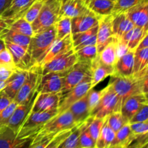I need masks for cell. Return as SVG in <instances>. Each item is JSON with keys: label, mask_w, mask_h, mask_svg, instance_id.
I'll use <instances>...</instances> for the list:
<instances>
[{"label": "cell", "mask_w": 148, "mask_h": 148, "mask_svg": "<svg viewBox=\"0 0 148 148\" xmlns=\"http://www.w3.org/2000/svg\"><path fill=\"white\" fill-rule=\"evenodd\" d=\"M148 75L141 78L130 77H111L109 85L118 97L115 112H120L121 106L130 96L144 93L147 95Z\"/></svg>", "instance_id": "6da1fadb"}, {"label": "cell", "mask_w": 148, "mask_h": 148, "mask_svg": "<svg viewBox=\"0 0 148 148\" xmlns=\"http://www.w3.org/2000/svg\"><path fill=\"white\" fill-rule=\"evenodd\" d=\"M56 40V33L54 25L40 33H34L30 37L27 52L30 56L33 66H41L43 59Z\"/></svg>", "instance_id": "7a4b0ae2"}, {"label": "cell", "mask_w": 148, "mask_h": 148, "mask_svg": "<svg viewBox=\"0 0 148 148\" xmlns=\"http://www.w3.org/2000/svg\"><path fill=\"white\" fill-rule=\"evenodd\" d=\"M58 114V108L43 112H30L19 130L17 136L20 138H34L43 126Z\"/></svg>", "instance_id": "3957f363"}, {"label": "cell", "mask_w": 148, "mask_h": 148, "mask_svg": "<svg viewBox=\"0 0 148 148\" xmlns=\"http://www.w3.org/2000/svg\"><path fill=\"white\" fill-rule=\"evenodd\" d=\"M92 69L90 62H79L65 72L61 95H64L75 86L82 82H91Z\"/></svg>", "instance_id": "277c9868"}, {"label": "cell", "mask_w": 148, "mask_h": 148, "mask_svg": "<svg viewBox=\"0 0 148 148\" xmlns=\"http://www.w3.org/2000/svg\"><path fill=\"white\" fill-rule=\"evenodd\" d=\"M61 0H45L37 18L31 24L33 33L53 26L60 17Z\"/></svg>", "instance_id": "5b68a950"}, {"label": "cell", "mask_w": 148, "mask_h": 148, "mask_svg": "<svg viewBox=\"0 0 148 148\" xmlns=\"http://www.w3.org/2000/svg\"><path fill=\"white\" fill-rule=\"evenodd\" d=\"M41 75L40 66H33L27 70V77L13 101L18 105L28 103L34 92L37 90Z\"/></svg>", "instance_id": "8992f818"}, {"label": "cell", "mask_w": 148, "mask_h": 148, "mask_svg": "<svg viewBox=\"0 0 148 148\" xmlns=\"http://www.w3.org/2000/svg\"><path fill=\"white\" fill-rule=\"evenodd\" d=\"M79 125L75 122L72 114L69 109L58 114L48 121L36 136H43L49 134H58L61 132L72 130Z\"/></svg>", "instance_id": "52a82bcc"}, {"label": "cell", "mask_w": 148, "mask_h": 148, "mask_svg": "<svg viewBox=\"0 0 148 148\" xmlns=\"http://www.w3.org/2000/svg\"><path fill=\"white\" fill-rule=\"evenodd\" d=\"M118 103V97L111 85L108 84L102 90L100 101L90 114V116L106 119L108 115L115 112Z\"/></svg>", "instance_id": "ba28073f"}, {"label": "cell", "mask_w": 148, "mask_h": 148, "mask_svg": "<svg viewBox=\"0 0 148 148\" xmlns=\"http://www.w3.org/2000/svg\"><path fill=\"white\" fill-rule=\"evenodd\" d=\"M77 61L76 53L74 49H71L43 64L41 66L42 75L50 72H64L69 70Z\"/></svg>", "instance_id": "9c48e42d"}, {"label": "cell", "mask_w": 148, "mask_h": 148, "mask_svg": "<svg viewBox=\"0 0 148 148\" xmlns=\"http://www.w3.org/2000/svg\"><path fill=\"white\" fill-rule=\"evenodd\" d=\"M113 15L105 16L98 20L97 31L96 48L98 53H100L108 43L118 39L115 37L112 29Z\"/></svg>", "instance_id": "30bf717a"}, {"label": "cell", "mask_w": 148, "mask_h": 148, "mask_svg": "<svg viewBox=\"0 0 148 148\" xmlns=\"http://www.w3.org/2000/svg\"><path fill=\"white\" fill-rule=\"evenodd\" d=\"M38 93L39 92H38V90H36L28 103L21 104V105H17V106L16 107L14 112H13L12 115L11 116L10 119H9L7 127L11 129L17 134L21 126L23 125L27 117L28 116V115L31 112L33 104H34L36 97L38 96Z\"/></svg>", "instance_id": "8fae6325"}, {"label": "cell", "mask_w": 148, "mask_h": 148, "mask_svg": "<svg viewBox=\"0 0 148 148\" xmlns=\"http://www.w3.org/2000/svg\"><path fill=\"white\" fill-rule=\"evenodd\" d=\"M50 72L42 75L37 90L39 93H59L63 86L65 72Z\"/></svg>", "instance_id": "7c38bea8"}, {"label": "cell", "mask_w": 148, "mask_h": 148, "mask_svg": "<svg viewBox=\"0 0 148 148\" xmlns=\"http://www.w3.org/2000/svg\"><path fill=\"white\" fill-rule=\"evenodd\" d=\"M91 88H92L91 82H82L62 95L58 107V114L69 109L72 104L83 98Z\"/></svg>", "instance_id": "4fadbf2b"}, {"label": "cell", "mask_w": 148, "mask_h": 148, "mask_svg": "<svg viewBox=\"0 0 148 148\" xmlns=\"http://www.w3.org/2000/svg\"><path fill=\"white\" fill-rule=\"evenodd\" d=\"M33 138H20L8 127L0 130V148H28Z\"/></svg>", "instance_id": "5bb4252c"}, {"label": "cell", "mask_w": 148, "mask_h": 148, "mask_svg": "<svg viewBox=\"0 0 148 148\" xmlns=\"http://www.w3.org/2000/svg\"><path fill=\"white\" fill-rule=\"evenodd\" d=\"M147 95L144 93L130 96L124 101L121 106L120 112L123 117L130 122L133 116L145 105H147Z\"/></svg>", "instance_id": "9a60e30c"}, {"label": "cell", "mask_w": 148, "mask_h": 148, "mask_svg": "<svg viewBox=\"0 0 148 148\" xmlns=\"http://www.w3.org/2000/svg\"><path fill=\"white\" fill-rule=\"evenodd\" d=\"M98 18L93 12L88 10L83 14L71 19V34L82 33L98 25Z\"/></svg>", "instance_id": "2e32d148"}, {"label": "cell", "mask_w": 148, "mask_h": 148, "mask_svg": "<svg viewBox=\"0 0 148 148\" xmlns=\"http://www.w3.org/2000/svg\"><path fill=\"white\" fill-rule=\"evenodd\" d=\"M4 43L12 56L13 62L17 69L27 71L33 66L30 57L26 49L9 41H4Z\"/></svg>", "instance_id": "e0dca14e"}, {"label": "cell", "mask_w": 148, "mask_h": 148, "mask_svg": "<svg viewBox=\"0 0 148 148\" xmlns=\"http://www.w3.org/2000/svg\"><path fill=\"white\" fill-rule=\"evenodd\" d=\"M134 26L148 30V0H144L126 12Z\"/></svg>", "instance_id": "ac0fdd59"}, {"label": "cell", "mask_w": 148, "mask_h": 148, "mask_svg": "<svg viewBox=\"0 0 148 148\" xmlns=\"http://www.w3.org/2000/svg\"><path fill=\"white\" fill-rule=\"evenodd\" d=\"M61 92L59 93H38L33 104L32 112H43L58 108L60 102Z\"/></svg>", "instance_id": "d6986e66"}, {"label": "cell", "mask_w": 148, "mask_h": 148, "mask_svg": "<svg viewBox=\"0 0 148 148\" xmlns=\"http://www.w3.org/2000/svg\"><path fill=\"white\" fill-rule=\"evenodd\" d=\"M34 1L35 0H12L10 6L0 17L12 23L17 19L23 17L26 10Z\"/></svg>", "instance_id": "ffe728a7"}, {"label": "cell", "mask_w": 148, "mask_h": 148, "mask_svg": "<svg viewBox=\"0 0 148 148\" xmlns=\"http://www.w3.org/2000/svg\"><path fill=\"white\" fill-rule=\"evenodd\" d=\"M92 69V80L91 85L92 88L98 85L101 81L104 80L107 77L111 76L114 74V67L106 65L100 60L97 55L96 57L91 62Z\"/></svg>", "instance_id": "44dd1931"}, {"label": "cell", "mask_w": 148, "mask_h": 148, "mask_svg": "<svg viewBox=\"0 0 148 148\" xmlns=\"http://www.w3.org/2000/svg\"><path fill=\"white\" fill-rule=\"evenodd\" d=\"M88 10L83 0H61L60 17L72 19L83 14Z\"/></svg>", "instance_id": "7402d4cb"}, {"label": "cell", "mask_w": 148, "mask_h": 148, "mask_svg": "<svg viewBox=\"0 0 148 148\" xmlns=\"http://www.w3.org/2000/svg\"><path fill=\"white\" fill-rule=\"evenodd\" d=\"M134 66V52L130 51L119 58L114 65V74L111 77H130L132 75Z\"/></svg>", "instance_id": "603a6c76"}, {"label": "cell", "mask_w": 148, "mask_h": 148, "mask_svg": "<svg viewBox=\"0 0 148 148\" xmlns=\"http://www.w3.org/2000/svg\"><path fill=\"white\" fill-rule=\"evenodd\" d=\"M27 75V71L16 69L12 76L7 80V85L3 90L12 101L23 85Z\"/></svg>", "instance_id": "cb8c5ba5"}, {"label": "cell", "mask_w": 148, "mask_h": 148, "mask_svg": "<svg viewBox=\"0 0 148 148\" xmlns=\"http://www.w3.org/2000/svg\"><path fill=\"white\" fill-rule=\"evenodd\" d=\"M73 43H72L71 34L68 35L66 37L63 38L60 40H56L53 44V46H51L49 51L48 52L47 54H46L45 59H43L42 65L43 64L46 63V62H49L56 56L63 54V53L69 51L71 49H73Z\"/></svg>", "instance_id": "d4e9b609"}, {"label": "cell", "mask_w": 148, "mask_h": 148, "mask_svg": "<svg viewBox=\"0 0 148 148\" xmlns=\"http://www.w3.org/2000/svg\"><path fill=\"white\" fill-rule=\"evenodd\" d=\"M147 34L148 30L134 26L130 31L123 34L119 40L127 45L130 51L134 52L142 39Z\"/></svg>", "instance_id": "484cf974"}, {"label": "cell", "mask_w": 148, "mask_h": 148, "mask_svg": "<svg viewBox=\"0 0 148 148\" xmlns=\"http://www.w3.org/2000/svg\"><path fill=\"white\" fill-rule=\"evenodd\" d=\"M112 29L116 38L120 37L134 27L132 22L127 17L125 12L112 14Z\"/></svg>", "instance_id": "4316f807"}, {"label": "cell", "mask_w": 148, "mask_h": 148, "mask_svg": "<svg viewBox=\"0 0 148 148\" xmlns=\"http://www.w3.org/2000/svg\"><path fill=\"white\" fill-rule=\"evenodd\" d=\"M116 0H91L86 4L87 7L98 18L112 14Z\"/></svg>", "instance_id": "83f0119b"}, {"label": "cell", "mask_w": 148, "mask_h": 148, "mask_svg": "<svg viewBox=\"0 0 148 148\" xmlns=\"http://www.w3.org/2000/svg\"><path fill=\"white\" fill-rule=\"evenodd\" d=\"M69 110L72 114L74 119L77 124H82L89 118L90 110L88 103V93L83 98L72 104L69 108Z\"/></svg>", "instance_id": "f1b7e54d"}, {"label": "cell", "mask_w": 148, "mask_h": 148, "mask_svg": "<svg viewBox=\"0 0 148 148\" xmlns=\"http://www.w3.org/2000/svg\"><path fill=\"white\" fill-rule=\"evenodd\" d=\"M0 38L3 39L4 41H9L17 46H21L26 50L27 49L30 40V37L29 36L16 33L9 28L4 30V32L0 36Z\"/></svg>", "instance_id": "f546056e"}, {"label": "cell", "mask_w": 148, "mask_h": 148, "mask_svg": "<svg viewBox=\"0 0 148 148\" xmlns=\"http://www.w3.org/2000/svg\"><path fill=\"white\" fill-rule=\"evenodd\" d=\"M129 124L117 131L109 148H125L133 135Z\"/></svg>", "instance_id": "4dcf8cb0"}, {"label": "cell", "mask_w": 148, "mask_h": 148, "mask_svg": "<svg viewBox=\"0 0 148 148\" xmlns=\"http://www.w3.org/2000/svg\"><path fill=\"white\" fill-rule=\"evenodd\" d=\"M118 39L108 43L100 53H98L100 60L104 64L111 66H114L115 65L117 61L116 43Z\"/></svg>", "instance_id": "1f68e13d"}, {"label": "cell", "mask_w": 148, "mask_h": 148, "mask_svg": "<svg viewBox=\"0 0 148 148\" xmlns=\"http://www.w3.org/2000/svg\"><path fill=\"white\" fill-rule=\"evenodd\" d=\"M116 132L107 124V118L95 141V148H109L114 140Z\"/></svg>", "instance_id": "d6a6232c"}, {"label": "cell", "mask_w": 148, "mask_h": 148, "mask_svg": "<svg viewBox=\"0 0 148 148\" xmlns=\"http://www.w3.org/2000/svg\"><path fill=\"white\" fill-rule=\"evenodd\" d=\"M148 68V48L134 52V66L132 75L139 73Z\"/></svg>", "instance_id": "836d02e7"}, {"label": "cell", "mask_w": 148, "mask_h": 148, "mask_svg": "<svg viewBox=\"0 0 148 148\" xmlns=\"http://www.w3.org/2000/svg\"><path fill=\"white\" fill-rule=\"evenodd\" d=\"M8 28L16 33H20V34L25 35V36H29V37H31L34 34L31 24L26 21L23 17H20L13 21L9 25Z\"/></svg>", "instance_id": "e575fe53"}, {"label": "cell", "mask_w": 148, "mask_h": 148, "mask_svg": "<svg viewBox=\"0 0 148 148\" xmlns=\"http://www.w3.org/2000/svg\"><path fill=\"white\" fill-rule=\"evenodd\" d=\"M82 124L76 126L73 128L70 134L65 138L57 148H79V137L82 130Z\"/></svg>", "instance_id": "d590c367"}, {"label": "cell", "mask_w": 148, "mask_h": 148, "mask_svg": "<svg viewBox=\"0 0 148 148\" xmlns=\"http://www.w3.org/2000/svg\"><path fill=\"white\" fill-rule=\"evenodd\" d=\"M56 28V40H60L71 34V18L59 17L54 25Z\"/></svg>", "instance_id": "8d00e7d4"}, {"label": "cell", "mask_w": 148, "mask_h": 148, "mask_svg": "<svg viewBox=\"0 0 148 148\" xmlns=\"http://www.w3.org/2000/svg\"><path fill=\"white\" fill-rule=\"evenodd\" d=\"M77 57V60L79 62H90L96 57L98 55L96 45L85 46L75 51Z\"/></svg>", "instance_id": "74e56055"}, {"label": "cell", "mask_w": 148, "mask_h": 148, "mask_svg": "<svg viewBox=\"0 0 148 148\" xmlns=\"http://www.w3.org/2000/svg\"><path fill=\"white\" fill-rule=\"evenodd\" d=\"M95 141L91 137L88 130V121L87 119L82 123V130L79 137V148H95Z\"/></svg>", "instance_id": "f35d334b"}, {"label": "cell", "mask_w": 148, "mask_h": 148, "mask_svg": "<svg viewBox=\"0 0 148 148\" xmlns=\"http://www.w3.org/2000/svg\"><path fill=\"white\" fill-rule=\"evenodd\" d=\"M107 118V117H106ZM106 119H99L95 118V117L90 116L89 118L87 119L88 121V130L90 134L91 137H92L95 141H96L98 135H99L101 130L103 126L104 122H105Z\"/></svg>", "instance_id": "ab89813d"}, {"label": "cell", "mask_w": 148, "mask_h": 148, "mask_svg": "<svg viewBox=\"0 0 148 148\" xmlns=\"http://www.w3.org/2000/svg\"><path fill=\"white\" fill-rule=\"evenodd\" d=\"M44 1H45L43 0H35L33 4L26 10L22 17H23L26 21L30 23V24H32L34 20L37 18L38 15L40 13V10L44 4Z\"/></svg>", "instance_id": "60d3db41"}, {"label": "cell", "mask_w": 148, "mask_h": 148, "mask_svg": "<svg viewBox=\"0 0 148 148\" xmlns=\"http://www.w3.org/2000/svg\"><path fill=\"white\" fill-rule=\"evenodd\" d=\"M107 124L111 130L116 132L129 122L123 117L121 112H113L107 116Z\"/></svg>", "instance_id": "b9f144b4"}, {"label": "cell", "mask_w": 148, "mask_h": 148, "mask_svg": "<svg viewBox=\"0 0 148 148\" xmlns=\"http://www.w3.org/2000/svg\"><path fill=\"white\" fill-rule=\"evenodd\" d=\"M143 1L144 0H116L113 8L112 14L126 12L130 8Z\"/></svg>", "instance_id": "7bdbcfd3"}, {"label": "cell", "mask_w": 148, "mask_h": 148, "mask_svg": "<svg viewBox=\"0 0 148 148\" xmlns=\"http://www.w3.org/2000/svg\"><path fill=\"white\" fill-rule=\"evenodd\" d=\"M97 31H98V25L95 26V27H92V28L86 30V31L82 32V33L71 34V36H72V43H73V47L75 48V46H78V45L82 43L85 40H88V38L96 35Z\"/></svg>", "instance_id": "ee69618b"}, {"label": "cell", "mask_w": 148, "mask_h": 148, "mask_svg": "<svg viewBox=\"0 0 148 148\" xmlns=\"http://www.w3.org/2000/svg\"><path fill=\"white\" fill-rule=\"evenodd\" d=\"M148 143V133L133 134L125 148H141Z\"/></svg>", "instance_id": "f6af8a7d"}, {"label": "cell", "mask_w": 148, "mask_h": 148, "mask_svg": "<svg viewBox=\"0 0 148 148\" xmlns=\"http://www.w3.org/2000/svg\"><path fill=\"white\" fill-rule=\"evenodd\" d=\"M57 134H49L43 136H36L28 148H45Z\"/></svg>", "instance_id": "bcb514c9"}, {"label": "cell", "mask_w": 148, "mask_h": 148, "mask_svg": "<svg viewBox=\"0 0 148 148\" xmlns=\"http://www.w3.org/2000/svg\"><path fill=\"white\" fill-rule=\"evenodd\" d=\"M18 104L14 101L7 107L4 108L2 111L0 112V130L4 127H7L9 119H10L11 116L12 115L14 109L17 106Z\"/></svg>", "instance_id": "7dc6e473"}, {"label": "cell", "mask_w": 148, "mask_h": 148, "mask_svg": "<svg viewBox=\"0 0 148 148\" xmlns=\"http://www.w3.org/2000/svg\"><path fill=\"white\" fill-rule=\"evenodd\" d=\"M0 66H6L14 70L17 69L13 62L12 56L7 48L0 51Z\"/></svg>", "instance_id": "c3c4849f"}, {"label": "cell", "mask_w": 148, "mask_h": 148, "mask_svg": "<svg viewBox=\"0 0 148 148\" xmlns=\"http://www.w3.org/2000/svg\"><path fill=\"white\" fill-rule=\"evenodd\" d=\"M101 95H102V90H95L93 88H91L88 92V107H89L90 114L91 111L94 109L97 104L98 103L101 98Z\"/></svg>", "instance_id": "681fc988"}, {"label": "cell", "mask_w": 148, "mask_h": 148, "mask_svg": "<svg viewBox=\"0 0 148 148\" xmlns=\"http://www.w3.org/2000/svg\"><path fill=\"white\" fill-rule=\"evenodd\" d=\"M148 121V104L142 107L130 119L129 123L145 122Z\"/></svg>", "instance_id": "f907efd6"}, {"label": "cell", "mask_w": 148, "mask_h": 148, "mask_svg": "<svg viewBox=\"0 0 148 148\" xmlns=\"http://www.w3.org/2000/svg\"><path fill=\"white\" fill-rule=\"evenodd\" d=\"M74 128H75V127H74ZM72 130H73V129H72ZM72 130H66V131L61 132L58 133V134L52 139V140L49 143V144L45 148H57L59 147V145H60V143H62L65 138H66V137L70 134L71 132L72 131Z\"/></svg>", "instance_id": "816d5d0a"}, {"label": "cell", "mask_w": 148, "mask_h": 148, "mask_svg": "<svg viewBox=\"0 0 148 148\" xmlns=\"http://www.w3.org/2000/svg\"><path fill=\"white\" fill-rule=\"evenodd\" d=\"M130 129L133 134H141L148 133V121L145 122L129 123Z\"/></svg>", "instance_id": "f5cc1de1"}, {"label": "cell", "mask_w": 148, "mask_h": 148, "mask_svg": "<svg viewBox=\"0 0 148 148\" xmlns=\"http://www.w3.org/2000/svg\"><path fill=\"white\" fill-rule=\"evenodd\" d=\"M12 101V100L5 93L3 90L0 91V112L7 108Z\"/></svg>", "instance_id": "db71d44e"}, {"label": "cell", "mask_w": 148, "mask_h": 148, "mask_svg": "<svg viewBox=\"0 0 148 148\" xmlns=\"http://www.w3.org/2000/svg\"><path fill=\"white\" fill-rule=\"evenodd\" d=\"M130 51V49H129L128 46L126 43H123L122 41L118 39L116 43V56L117 59L121 57L122 56H124V54L127 53V52Z\"/></svg>", "instance_id": "11a10c76"}, {"label": "cell", "mask_w": 148, "mask_h": 148, "mask_svg": "<svg viewBox=\"0 0 148 148\" xmlns=\"http://www.w3.org/2000/svg\"><path fill=\"white\" fill-rule=\"evenodd\" d=\"M14 70L8 67H6V66H0V80H7L12 76Z\"/></svg>", "instance_id": "9f6ffc18"}, {"label": "cell", "mask_w": 148, "mask_h": 148, "mask_svg": "<svg viewBox=\"0 0 148 148\" xmlns=\"http://www.w3.org/2000/svg\"><path fill=\"white\" fill-rule=\"evenodd\" d=\"M96 40H97V34L93 36L92 37L90 38H88V40H85L84 42H82V43L79 44L78 46H75L74 48V51H76L79 50V49H82V48L85 47V46H92V45H96Z\"/></svg>", "instance_id": "6f0895ef"}, {"label": "cell", "mask_w": 148, "mask_h": 148, "mask_svg": "<svg viewBox=\"0 0 148 148\" xmlns=\"http://www.w3.org/2000/svg\"><path fill=\"white\" fill-rule=\"evenodd\" d=\"M145 48H148V34L146 35V36L142 39V40L140 42V43H139V45L137 46L135 51L145 49Z\"/></svg>", "instance_id": "680465c9"}, {"label": "cell", "mask_w": 148, "mask_h": 148, "mask_svg": "<svg viewBox=\"0 0 148 148\" xmlns=\"http://www.w3.org/2000/svg\"><path fill=\"white\" fill-rule=\"evenodd\" d=\"M10 24H11L10 22L5 20V19L1 18V17H0V36H1V33L4 32V30L8 28L9 25H10Z\"/></svg>", "instance_id": "91938a15"}, {"label": "cell", "mask_w": 148, "mask_h": 148, "mask_svg": "<svg viewBox=\"0 0 148 148\" xmlns=\"http://www.w3.org/2000/svg\"><path fill=\"white\" fill-rule=\"evenodd\" d=\"M12 0H0V16L10 6Z\"/></svg>", "instance_id": "94428289"}, {"label": "cell", "mask_w": 148, "mask_h": 148, "mask_svg": "<svg viewBox=\"0 0 148 148\" xmlns=\"http://www.w3.org/2000/svg\"><path fill=\"white\" fill-rule=\"evenodd\" d=\"M6 48L5 46V43H4V41L3 39L0 38V51H1L3 50V49H4Z\"/></svg>", "instance_id": "6125c7cd"}, {"label": "cell", "mask_w": 148, "mask_h": 148, "mask_svg": "<svg viewBox=\"0 0 148 148\" xmlns=\"http://www.w3.org/2000/svg\"><path fill=\"white\" fill-rule=\"evenodd\" d=\"M6 85H7V80L6 81L0 80V91H1L4 88H5Z\"/></svg>", "instance_id": "be15d7a7"}, {"label": "cell", "mask_w": 148, "mask_h": 148, "mask_svg": "<svg viewBox=\"0 0 148 148\" xmlns=\"http://www.w3.org/2000/svg\"><path fill=\"white\" fill-rule=\"evenodd\" d=\"M83 1H85V4H87V3H88V2H89V1H91V0H83Z\"/></svg>", "instance_id": "e7e4bbea"}, {"label": "cell", "mask_w": 148, "mask_h": 148, "mask_svg": "<svg viewBox=\"0 0 148 148\" xmlns=\"http://www.w3.org/2000/svg\"><path fill=\"white\" fill-rule=\"evenodd\" d=\"M141 148H148V145L147 144L145 145H144L143 147H141Z\"/></svg>", "instance_id": "03108f58"}, {"label": "cell", "mask_w": 148, "mask_h": 148, "mask_svg": "<svg viewBox=\"0 0 148 148\" xmlns=\"http://www.w3.org/2000/svg\"><path fill=\"white\" fill-rule=\"evenodd\" d=\"M43 1H45V0H43Z\"/></svg>", "instance_id": "003e7915"}]
</instances>
